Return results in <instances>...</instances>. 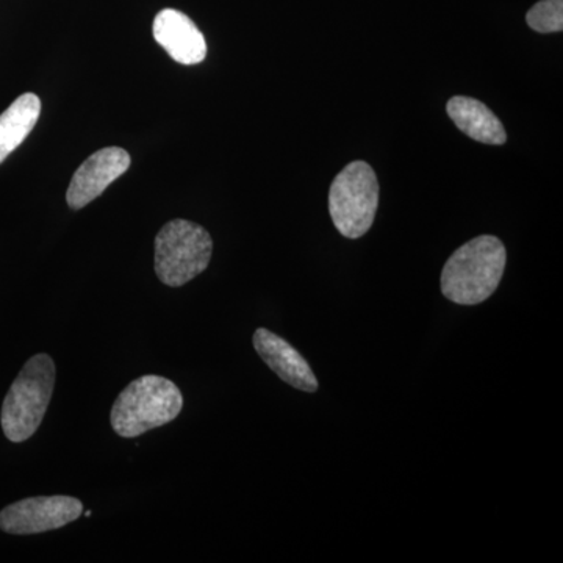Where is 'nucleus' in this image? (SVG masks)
Returning <instances> with one entry per match:
<instances>
[{
	"label": "nucleus",
	"mask_w": 563,
	"mask_h": 563,
	"mask_svg": "<svg viewBox=\"0 0 563 563\" xmlns=\"http://www.w3.org/2000/svg\"><path fill=\"white\" fill-rule=\"evenodd\" d=\"M255 351L262 361L273 369L285 384L298 390L314 393L318 390V379L306 358L290 343L276 335L268 329H257L254 333Z\"/></svg>",
	"instance_id": "obj_9"
},
{
	"label": "nucleus",
	"mask_w": 563,
	"mask_h": 563,
	"mask_svg": "<svg viewBox=\"0 0 563 563\" xmlns=\"http://www.w3.org/2000/svg\"><path fill=\"white\" fill-rule=\"evenodd\" d=\"M131 155L121 147H106L81 163L70 180L66 201L80 210L98 199L114 180L131 168Z\"/></svg>",
	"instance_id": "obj_7"
},
{
	"label": "nucleus",
	"mask_w": 563,
	"mask_h": 563,
	"mask_svg": "<svg viewBox=\"0 0 563 563\" xmlns=\"http://www.w3.org/2000/svg\"><path fill=\"white\" fill-rule=\"evenodd\" d=\"M181 407L184 396L173 380L146 374L118 396L111 409V428L124 439H135L176 420Z\"/></svg>",
	"instance_id": "obj_2"
},
{
	"label": "nucleus",
	"mask_w": 563,
	"mask_h": 563,
	"mask_svg": "<svg viewBox=\"0 0 563 563\" xmlns=\"http://www.w3.org/2000/svg\"><path fill=\"white\" fill-rule=\"evenodd\" d=\"M84 504L73 496H35L10 504L0 512V529L13 536L55 531L79 520Z\"/></svg>",
	"instance_id": "obj_6"
},
{
	"label": "nucleus",
	"mask_w": 563,
	"mask_h": 563,
	"mask_svg": "<svg viewBox=\"0 0 563 563\" xmlns=\"http://www.w3.org/2000/svg\"><path fill=\"white\" fill-rule=\"evenodd\" d=\"M379 207V181L368 163L352 162L332 181L329 211L336 231L361 239L372 229Z\"/></svg>",
	"instance_id": "obj_5"
},
{
	"label": "nucleus",
	"mask_w": 563,
	"mask_h": 563,
	"mask_svg": "<svg viewBox=\"0 0 563 563\" xmlns=\"http://www.w3.org/2000/svg\"><path fill=\"white\" fill-rule=\"evenodd\" d=\"M507 252L501 240L493 235L477 236L463 244L444 263L442 292L459 306H476L487 301L499 287L506 269Z\"/></svg>",
	"instance_id": "obj_1"
},
{
	"label": "nucleus",
	"mask_w": 563,
	"mask_h": 563,
	"mask_svg": "<svg viewBox=\"0 0 563 563\" xmlns=\"http://www.w3.org/2000/svg\"><path fill=\"white\" fill-rule=\"evenodd\" d=\"M211 254L213 240L202 225L173 220L155 239V273L168 287H181L206 272Z\"/></svg>",
	"instance_id": "obj_4"
},
{
	"label": "nucleus",
	"mask_w": 563,
	"mask_h": 563,
	"mask_svg": "<svg viewBox=\"0 0 563 563\" xmlns=\"http://www.w3.org/2000/svg\"><path fill=\"white\" fill-rule=\"evenodd\" d=\"M55 387V363L47 354H36L22 366L2 404L3 433L22 443L38 431Z\"/></svg>",
	"instance_id": "obj_3"
},
{
	"label": "nucleus",
	"mask_w": 563,
	"mask_h": 563,
	"mask_svg": "<svg viewBox=\"0 0 563 563\" xmlns=\"http://www.w3.org/2000/svg\"><path fill=\"white\" fill-rule=\"evenodd\" d=\"M152 33L169 57L180 65L192 66L207 57V43L202 32L179 10L166 9L155 16Z\"/></svg>",
	"instance_id": "obj_8"
},
{
	"label": "nucleus",
	"mask_w": 563,
	"mask_h": 563,
	"mask_svg": "<svg viewBox=\"0 0 563 563\" xmlns=\"http://www.w3.org/2000/svg\"><path fill=\"white\" fill-rule=\"evenodd\" d=\"M451 120L470 139L501 146L507 141L506 129L485 103L466 96H455L446 106Z\"/></svg>",
	"instance_id": "obj_10"
},
{
	"label": "nucleus",
	"mask_w": 563,
	"mask_h": 563,
	"mask_svg": "<svg viewBox=\"0 0 563 563\" xmlns=\"http://www.w3.org/2000/svg\"><path fill=\"white\" fill-rule=\"evenodd\" d=\"M529 27L539 33L563 31V0H542L526 16Z\"/></svg>",
	"instance_id": "obj_12"
},
{
	"label": "nucleus",
	"mask_w": 563,
	"mask_h": 563,
	"mask_svg": "<svg viewBox=\"0 0 563 563\" xmlns=\"http://www.w3.org/2000/svg\"><path fill=\"white\" fill-rule=\"evenodd\" d=\"M40 114L41 101L33 92L20 96L0 114V165L31 135Z\"/></svg>",
	"instance_id": "obj_11"
}]
</instances>
